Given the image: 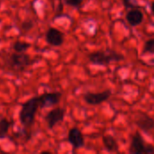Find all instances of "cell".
Listing matches in <instances>:
<instances>
[{
	"mask_svg": "<svg viewBox=\"0 0 154 154\" xmlns=\"http://www.w3.org/2000/svg\"><path fill=\"white\" fill-rule=\"evenodd\" d=\"M40 108L38 97H33L26 100L23 105L19 113V119L24 127H31L35 120V116Z\"/></svg>",
	"mask_w": 154,
	"mask_h": 154,
	"instance_id": "cell-1",
	"label": "cell"
},
{
	"mask_svg": "<svg viewBox=\"0 0 154 154\" xmlns=\"http://www.w3.org/2000/svg\"><path fill=\"white\" fill-rule=\"evenodd\" d=\"M32 60L31 57L24 53V52H16L14 51V53H11L8 55V57L5 60V66L7 69L15 71V72H20L24 70L26 68H28L32 63Z\"/></svg>",
	"mask_w": 154,
	"mask_h": 154,
	"instance_id": "cell-2",
	"label": "cell"
},
{
	"mask_svg": "<svg viewBox=\"0 0 154 154\" xmlns=\"http://www.w3.org/2000/svg\"><path fill=\"white\" fill-rule=\"evenodd\" d=\"M123 60H124L123 55L111 50L95 51L88 55L89 62L98 66H106L113 61H121Z\"/></svg>",
	"mask_w": 154,
	"mask_h": 154,
	"instance_id": "cell-3",
	"label": "cell"
},
{
	"mask_svg": "<svg viewBox=\"0 0 154 154\" xmlns=\"http://www.w3.org/2000/svg\"><path fill=\"white\" fill-rule=\"evenodd\" d=\"M129 152L133 154H153L154 146L148 143L146 144L142 135L136 133L132 136Z\"/></svg>",
	"mask_w": 154,
	"mask_h": 154,
	"instance_id": "cell-4",
	"label": "cell"
},
{
	"mask_svg": "<svg viewBox=\"0 0 154 154\" xmlns=\"http://www.w3.org/2000/svg\"><path fill=\"white\" fill-rule=\"evenodd\" d=\"M111 91L106 90L99 93H86L83 95V99L85 102L90 106H97L106 101H107L111 97Z\"/></svg>",
	"mask_w": 154,
	"mask_h": 154,
	"instance_id": "cell-5",
	"label": "cell"
},
{
	"mask_svg": "<svg viewBox=\"0 0 154 154\" xmlns=\"http://www.w3.org/2000/svg\"><path fill=\"white\" fill-rule=\"evenodd\" d=\"M61 93L60 92H51V93H43L38 96L40 108H47L51 107L59 104L61 98Z\"/></svg>",
	"mask_w": 154,
	"mask_h": 154,
	"instance_id": "cell-6",
	"label": "cell"
},
{
	"mask_svg": "<svg viewBox=\"0 0 154 154\" xmlns=\"http://www.w3.org/2000/svg\"><path fill=\"white\" fill-rule=\"evenodd\" d=\"M65 116V109L61 107H56L48 112V114L45 116V121L48 125V127L50 129H53L57 124L63 121Z\"/></svg>",
	"mask_w": 154,
	"mask_h": 154,
	"instance_id": "cell-7",
	"label": "cell"
},
{
	"mask_svg": "<svg viewBox=\"0 0 154 154\" xmlns=\"http://www.w3.org/2000/svg\"><path fill=\"white\" fill-rule=\"evenodd\" d=\"M45 38L47 43L54 47L61 46L64 42L63 33L57 28H53V27H51L47 30Z\"/></svg>",
	"mask_w": 154,
	"mask_h": 154,
	"instance_id": "cell-8",
	"label": "cell"
},
{
	"mask_svg": "<svg viewBox=\"0 0 154 154\" xmlns=\"http://www.w3.org/2000/svg\"><path fill=\"white\" fill-rule=\"evenodd\" d=\"M68 141L72 145L73 149H75V150L82 148L85 144L84 136H83L81 131L77 127H73L69 131Z\"/></svg>",
	"mask_w": 154,
	"mask_h": 154,
	"instance_id": "cell-9",
	"label": "cell"
},
{
	"mask_svg": "<svg viewBox=\"0 0 154 154\" xmlns=\"http://www.w3.org/2000/svg\"><path fill=\"white\" fill-rule=\"evenodd\" d=\"M143 13L138 8H131L126 14V20L131 26H137L143 21Z\"/></svg>",
	"mask_w": 154,
	"mask_h": 154,
	"instance_id": "cell-10",
	"label": "cell"
},
{
	"mask_svg": "<svg viewBox=\"0 0 154 154\" xmlns=\"http://www.w3.org/2000/svg\"><path fill=\"white\" fill-rule=\"evenodd\" d=\"M135 123L136 125L144 132H149L154 129V119L145 114L140 115Z\"/></svg>",
	"mask_w": 154,
	"mask_h": 154,
	"instance_id": "cell-11",
	"label": "cell"
},
{
	"mask_svg": "<svg viewBox=\"0 0 154 154\" xmlns=\"http://www.w3.org/2000/svg\"><path fill=\"white\" fill-rule=\"evenodd\" d=\"M103 144L105 149L110 152H115L118 151V143L116 140L111 135H105L103 137Z\"/></svg>",
	"mask_w": 154,
	"mask_h": 154,
	"instance_id": "cell-12",
	"label": "cell"
},
{
	"mask_svg": "<svg viewBox=\"0 0 154 154\" xmlns=\"http://www.w3.org/2000/svg\"><path fill=\"white\" fill-rule=\"evenodd\" d=\"M10 126L11 123L7 119H0V139H5L7 136Z\"/></svg>",
	"mask_w": 154,
	"mask_h": 154,
	"instance_id": "cell-13",
	"label": "cell"
},
{
	"mask_svg": "<svg viewBox=\"0 0 154 154\" xmlns=\"http://www.w3.org/2000/svg\"><path fill=\"white\" fill-rule=\"evenodd\" d=\"M30 47H31L30 43H27L24 42H20V41H17L13 44V49L16 52H25Z\"/></svg>",
	"mask_w": 154,
	"mask_h": 154,
	"instance_id": "cell-14",
	"label": "cell"
},
{
	"mask_svg": "<svg viewBox=\"0 0 154 154\" xmlns=\"http://www.w3.org/2000/svg\"><path fill=\"white\" fill-rule=\"evenodd\" d=\"M143 51L147 53H154V39L148 40L143 46Z\"/></svg>",
	"mask_w": 154,
	"mask_h": 154,
	"instance_id": "cell-15",
	"label": "cell"
},
{
	"mask_svg": "<svg viewBox=\"0 0 154 154\" xmlns=\"http://www.w3.org/2000/svg\"><path fill=\"white\" fill-rule=\"evenodd\" d=\"M64 2L66 5H68L69 6L79 7L83 3V0H64Z\"/></svg>",
	"mask_w": 154,
	"mask_h": 154,
	"instance_id": "cell-16",
	"label": "cell"
},
{
	"mask_svg": "<svg viewBox=\"0 0 154 154\" xmlns=\"http://www.w3.org/2000/svg\"><path fill=\"white\" fill-rule=\"evenodd\" d=\"M32 26H33V23L32 22H31V21H26V22H24L23 24H22V29L23 30V31H29L31 28H32Z\"/></svg>",
	"mask_w": 154,
	"mask_h": 154,
	"instance_id": "cell-17",
	"label": "cell"
},
{
	"mask_svg": "<svg viewBox=\"0 0 154 154\" xmlns=\"http://www.w3.org/2000/svg\"><path fill=\"white\" fill-rule=\"evenodd\" d=\"M124 4L126 8H138L137 5L132 4V0H124Z\"/></svg>",
	"mask_w": 154,
	"mask_h": 154,
	"instance_id": "cell-18",
	"label": "cell"
},
{
	"mask_svg": "<svg viewBox=\"0 0 154 154\" xmlns=\"http://www.w3.org/2000/svg\"><path fill=\"white\" fill-rule=\"evenodd\" d=\"M151 10H152V14H153L154 15V2H152L151 4Z\"/></svg>",
	"mask_w": 154,
	"mask_h": 154,
	"instance_id": "cell-19",
	"label": "cell"
}]
</instances>
